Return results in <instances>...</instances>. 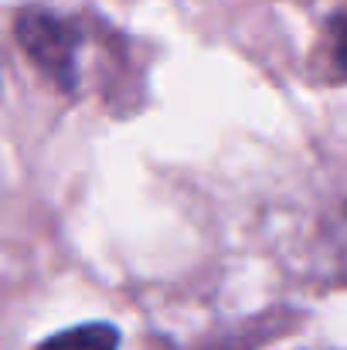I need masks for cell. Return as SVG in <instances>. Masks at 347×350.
I'll return each mask as SVG.
<instances>
[{
  "instance_id": "6da1fadb",
  "label": "cell",
  "mask_w": 347,
  "mask_h": 350,
  "mask_svg": "<svg viewBox=\"0 0 347 350\" xmlns=\"http://www.w3.org/2000/svg\"><path fill=\"white\" fill-rule=\"evenodd\" d=\"M17 41L21 48L31 55V62L62 89L75 85V48H79V34L68 21H62L51 10L41 7H27L17 14Z\"/></svg>"
},
{
  "instance_id": "7a4b0ae2",
  "label": "cell",
  "mask_w": 347,
  "mask_h": 350,
  "mask_svg": "<svg viewBox=\"0 0 347 350\" xmlns=\"http://www.w3.org/2000/svg\"><path fill=\"white\" fill-rule=\"evenodd\" d=\"M119 347V330L113 323H86L72 327L65 334L48 337L38 350H116Z\"/></svg>"
},
{
  "instance_id": "3957f363",
  "label": "cell",
  "mask_w": 347,
  "mask_h": 350,
  "mask_svg": "<svg viewBox=\"0 0 347 350\" xmlns=\"http://www.w3.org/2000/svg\"><path fill=\"white\" fill-rule=\"evenodd\" d=\"M334 62L347 72V14L337 17V24H334Z\"/></svg>"
}]
</instances>
